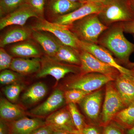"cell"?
<instances>
[{
	"label": "cell",
	"instance_id": "e575fe53",
	"mask_svg": "<svg viewBox=\"0 0 134 134\" xmlns=\"http://www.w3.org/2000/svg\"><path fill=\"white\" fill-rule=\"evenodd\" d=\"M53 131L50 127L46 125L36 129L31 134H52Z\"/></svg>",
	"mask_w": 134,
	"mask_h": 134
},
{
	"label": "cell",
	"instance_id": "f35d334b",
	"mask_svg": "<svg viewBox=\"0 0 134 134\" xmlns=\"http://www.w3.org/2000/svg\"><path fill=\"white\" fill-rule=\"evenodd\" d=\"M52 134H75L70 132L62 131H53Z\"/></svg>",
	"mask_w": 134,
	"mask_h": 134
},
{
	"label": "cell",
	"instance_id": "9c48e42d",
	"mask_svg": "<svg viewBox=\"0 0 134 134\" xmlns=\"http://www.w3.org/2000/svg\"><path fill=\"white\" fill-rule=\"evenodd\" d=\"M104 92L101 89L93 92L87 95L79 104L89 124L101 125L100 115Z\"/></svg>",
	"mask_w": 134,
	"mask_h": 134
},
{
	"label": "cell",
	"instance_id": "ac0fdd59",
	"mask_svg": "<svg viewBox=\"0 0 134 134\" xmlns=\"http://www.w3.org/2000/svg\"><path fill=\"white\" fill-rule=\"evenodd\" d=\"M41 66L40 58H33L30 59L17 58H13L10 69L21 75H26L37 73Z\"/></svg>",
	"mask_w": 134,
	"mask_h": 134
},
{
	"label": "cell",
	"instance_id": "83f0119b",
	"mask_svg": "<svg viewBox=\"0 0 134 134\" xmlns=\"http://www.w3.org/2000/svg\"><path fill=\"white\" fill-rule=\"evenodd\" d=\"M27 3V0H0L1 18L14 11L22 5Z\"/></svg>",
	"mask_w": 134,
	"mask_h": 134
},
{
	"label": "cell",
	"instance_id": "4dcf8cb0",
	"mask_svg": "<svg viewBox=\"0 0 134 134\" xmlns=\"http://www.w3.org/2000/svg\"><path fill=\"white\" fill-rule=\"evenodd\" d=\"M103 134H125V129L112 121L104 126Z\"/></svg>",
	"mask_w": 134,
	"mask_h": 134
},
{
	"label": "cell",
	"instance_id": "7bdbcfd3",
	"mask_svg": "<svg viewBox=\"0 0 134 134\" xmlns=\"http://www.w3.org/2000/svg\"><path fill=\"white\" fill-rule=\"evenodd\" d=\"M130 3H131V5L133 9L134 10V0H130Z\"/></svg>",
	"mask_w": 134,
	"mask_h": 134
},
{
	"label": "cell",
	"instance_id": "7c38bea8",
	"mask_svg": "<svg viewBox=\"0 0 134 134\" xmlns=\"http://www.w3.org/2000/svg\"><path fill=\"white\" fill-rule=\"evenodd\" d=\"M102 6L103 4L101 3L85 2L80 7L72 12L57 17L54 22L62 25L70 26L75 22L89 15L98 14L101 11Z\"/></svg>",
	"mask_w": 134,
	"mask_h": 134
},
{
	"label": "cell",
	"instance_id": "60d3db41",
	"mask_svg": "<svg viewBox=\"0 0 134 134\" xmlns=\"http://www.w3.org/2000/svg\"><path fill=\"white\" fill-rule=\"evenodd\" d=\"M133 37L134 39V35H133ZM128 67H129L131 69L134 67V62H130L127 65Z\"/></svg>",
	"mask_w": 134,
	"mask_h": 134
},
{
	"label": "cell",
	"instance_id": "7402d4cb",
	"mask_svg": "<svg viewBox=\"0 0 134 134\" xmlns=\"http://www.w3.org/2000/svg\"><path fill=\"white\" fill-rule=\"evenodd\" d=\"M84 3L72 2L69 0H50L48 9L53 14L60 16L76 9L80 7Z\"/></svg>",
	"mask_w": 134,
	"mask_h": 134
},
{
	"label": "cell",
	"instance_id": "ba28073f",
	"mask_svg": "<svg viewBox=\"0 0 134 134\" xmlns=\"http://www.w3.org/2000/svg\"><path fill=\"white\" fill-rule=\"evenodd\" d=\"M81 50L79 52L81 75L98 73L111 77L115 80L120 74V72L114 67L101 61L88 52Z\"/></svg>",
	"mask_w": 134,
	"mask_h": 134
},
{
	"label": "cell",
	"instance_id": "f6af8a7d",
	"mask_svg": "<svg viewBox=\"0 0 134 134\" xmlns=\"http://www.w3.org/2000/svg\"><path fill=\"white\" fill-rule=\"evenodd\" d=\"M9 134H12V133H10V132H9Z\"/></svg>",
	"mask_w": 134,
	"mask_h": 134
},
{
	"label": "cell",
	"instance_id": "ab89813d",
	"mask_svg": "<svg viewBox=\"0 0 134 134\" xmlns=\"http://www.w3.org/2000/svg\"><path fill=\"white\" fill-rule=\"evenodd\" d=\"M85 2H94L103 3L106 0H84Z\"/></svg>",
	"mask_w": 134,
	"mask_h": 134
},
{
	"label": "cell",
	"instance_id": "f1b7e54d",
	"mask_svg": "<svg viewBox=\"0 0 134 134\" xmlns=\"http://www.w3.org/2000/svg\"><path fill=\"white\" fill-rule=\"evenodd\" d=\"M91 93L78 89L66 90L64 91V96L66 104H79L87 95Z\"/></svg>",
	"mask_w": 134,
	"mask_h": 134
},
{
	"label": "cell",
	"instance_id": "5bb4252c",
	"mask_svg": "<svg viewBox=\"0 0 134 134\" xmlns=\"http://www.w3.org/2000/svg\"><path fill=\"white\" fill-rule=\"evenodd\" d=\"M32 17L39 19L40 18L37 12L29 4L25 3L13 12L1 18L0 29L2 30L12 25L23 26L27 20Z\"/></svg>",
	"mask_w": 134,
	"mask_h": 134
},
{
	"label": "cell",
	"instance_id": "8d00e7d4",
	"mask_svg": "<svg viewBox=\"0 0 134 134\" xmlns=\"http://www.w3.org/2000/svg\"><path fill=\"white\" fill-rule=\"evenodd\" d=\"M9 129L7 123L0 120V134H9Z\"/></svg>",
	"mask_w": 134,
	"mask_h": 134
},
{
	"label": "cell",
	"instance_id": "e0dca14e",
	"mask_svg": "<svg viewBox=\"0 0 134 134\" xmlns=\"http://www.w3.org/2000/svg\"><path fill=\"white\" fill-rule=\"evenodd\" d=\"M26 112L21 107L14 104L7 99L1 98V120L9 123L26 116Z\"/></svg>",
	"mask_w": 134,
	"mask_h": 134
},
{
	"label": "cell",
	"instance_id": "3957f363",
	"mask_svg": "<svg viewBox=\"0 0 134 134\" xmlns=\"http://www.w3.org/2000/svg\"><path fill=\"white\" fill-rule=\"evenodd\" d=\"M108 27L100 21L97 14L87 16L69 26L80 40L97 44L100 35Z\"/></svg>",
	"mask_w": 134,
	"mask_h": 134
},
{
	"label": "cell",
	"instance_id": "d6a6232c",
	"mask_svg": "<svg viewBox=\"0 0 134 134\" xmlns=\"http://www.w3.org/2000/svg\"><path fill=\"white\" fill-rule=\"evenodd\" d=\"M46 0H27V3L32 8L40 17L43 18Z\"/></svg>",
	"mask_w": 134,
	"mask_h": 134
},
{
	"label": "cell",
	"instance_id": "6da1fadb",
	"mask_svg": "<svg viewBox=\"0 0 134 134\" xmlns=\"http://www.w3.org/2000/svg\"><path fill=\"white\" fill-rule=\"evenodd\" d=\"M124 32L122 23L113 24L99 37L98 44L127 65L130 62V56L134 52V44L125 37Z\"/></svg>",
	"mask_w": 134,
	"mask_h": 134
},
{
	"label": "cell",
	"instance_id": "7a4b0ae2",
	"mask_svg": "<svg viewBox=\"0 0 134 134\" xmlns=\"http://www.w3.org/2000/svg\"><path fill=\"white\" fill-rule=\"evenodd\" d=\"M102 4V9L98 15L106 26L134 20V10L130 0H106Z\"/></svg>",
	"mask_w": 134,
	"mask_h": 134
},
{
	"label": "cell",
	"instance_id": "8992f818",
	"mask_svg": "<svg viewBox=\"0 0 134 134\" xmlns=\"http://www.w3.org/2000/svg\"><path fill=\"white\" fill-rule=\"evenodd\" d=\"M111 77L98 73L80 75L65 84L66 90L78 89L92 92L101 89L108 83L114 81Z\"/></svg>",
	"mask_w": 134,
	"mask_h": 134
},
{
	"label": "cell",
	"instance_id": "603a6c76",
	"mask_svg": "<svg viewBox=\"0 0 134 134\" xmlns=\"http://www.w3.org/2000/svg\"><path fill=\"white\" fill-rule=\"evenodd\" d=\"M31 31L26 28L21 27L12 29L2 36L0 40V46L2 47L12 44L26 40L31 36Z\"/></svg>",
	"mask_w": 134,
	"mask_h": 134
},
{
	"label": "cell",
	"instance_id": "4316f807",
	"mask_svg": "<svg viewBox=\"0 0 134 134\" xmlns=\"http://www.w3.org/2000/svg\"><path fill=\"white\" fill-rule=\"evenodd\" d=\"M24 87V85L21 82L6 85L3 88V93L7 99L12 103H15Z\"/></svg>",
	"mask_w": 134,
	"mask_h": 134
},
{
	"label": "cell",
	"instance_id": "4fadbf2b",
	"mask_svg": "<svg viewBox=\"0 0 134 134\" xmlns=\"http://www.w3.org/2000/svg\"><path fill=\"white\" fill-rule=\"evenodd\" d=\"M66 104L64 91L61 89H57L45 101L31 110L30 114L38 118L47 117L64 106Z\"/></svg>",
	"mask_w": 134,
	"mask_h": 134
},
{
	"label": "cell",
	"instance_id": "d4e9b609",
	"mask_svg": "<svg viewBox=\"0 0 134 134\" xmlns=\"http://www.w3.org/2000/svg\"><path fill=\"white\" fill-rule=\"evenodd\" d=\"M113 121L125 130L131 128L134 125V104L121 110L115 115Z\"/></svg>",
	"mask_w": 134,
	"mask_h": 134
},
{
	"label": "cell",
	"instance_id": "836d02e7",
	"mask_svg": "<svg viewBox=\"0 0 134 134\" xmlns=\"http://www.w3.org/2000/svg\"><path fill=\"white\" fill-rule=\"evenodd\" d=\"M104 127L99 125H88L84 129L81 134H103Z\"/></svg>",
	"mask_w": 134,
	"mask_h": 134
},
{
	"label": "cell",
	"instance_id": "d590c367",
	"mask_svg": "<svg viewBox=\"0 0 134 134\" xmlns=\"http://www.w3.org/2000/svg\"><path fill=\"white\" fill-rule=\"evenodd\" d=\"M121 23L124 32L134 35V20L131 21Z\"/></svg>",
	"mask_w": 134,
	"mask_h": 134
},
{
	"label": "cell",
	"instance_id": "52a82bcc",
	"mask_svg": "<svg viewBox=\"0 0 134 134\" xmlns=\"http://www.w3.org/2000/svg\"><path fill=\"white\" fill-rule=\"evenodd\" d=\"M78 72H80V67L64 64L47 55L41 59V68L37 73L36 77L41 78L50 76L58 83L68 74Z\"/></svg>",
	"mask_w": 134,
	"mask_h": 134
},
{
	"label": "cell",
	"instance_id": "cb8c5ba5",
	"mask_svg": "<svg viewBox=\"0 0 134 134\" xmlns=\"http://www.w3.org/2000/svg\"><path fill=\"white\" fill-rule=\"evenodd\" d=\"M15 56L20 58H40L41 53L33 44L28 42L20 43L12 46L10 50Z\"/></svg>",
	"mask_w": 134,
	"mask_h": 134
},
{
	"label": "cell",
	"instance_id": "30bf717a",
	"mask_svg": "<svg viewBox=\"0 0 134 134\" xmlns=\"http://www.w3.org/2000/svg\"><path fill=\"white\" fill-rule=\"evenodd\" d=\"M77 43L80 50H83L91 54L97 59L116 69L120 73L133 75L131 69L118 64L111 53L104 47L98 44L82 41L78 39Z\"/></svg>",
	"mask_w": 134,
	"mask_h": 134
},
{
	"label": "cell",
	"instance_id": "44dd1931",
	"mask_svg": "<svg viewBox=\"0 0 134 134\" xmlns=\"http://www.w3.org/2000/svg\"><path fill=\"white\" fill-rule=\"evenodd\" d=\"M33 31L32 36L34 40L41 46L47 55L53 58L59 48V41L42 31Z\"/></svg>",
	"mask_w": 134,
	"mask_h": 134
},
{
	"label": "cell",
	"instance_id": "1f68e13d",
	"mask_svg": "<svg viewBox=\"0 0 134 134\" xmlns=\"http://www.w3.org/2000/svg\"><path fill=\"white\" fill-rule=\"evenodd\" d=\"M13 58L2 47L0 48V70L10 69Z\"/></svg>",
	"mask_w": 134,
	"mask_h": 134
},
{
	"label": "cell",
	"instance_id": "5b68a950",
	"mask_svg": "<svg viewBox=\"0 0 134 134\" xmlns=\"http://www.w3.org/2000/svg\"><path fill=\"white\" fill-rule=\"evenodd\" d=\"M33 30L48 32L52 34L63 44L80 50L77 43L78 38L69 29V26L62 25L47 21L43 18L39 19L32 27Z\"/></svg>",
	"mask_w": 134,
	"mask_h": 134
},
{
	"label": "cell",
	"instance_id": "d6986e66",
	"mask_svg": "<svg viewBox=\"0 0 134 134\" xmlns=\"http://www.w3.org/2000/svg\"><path fill=\"white\" fill-rule=\"evenodd\" d=\"M47 91L45 84L42 82L36 83L24 92L21 97L22 102L27 105L36 104L45 97Z\"/></svg>",
	"mask_w": 134,
	"mask_h": 134
},
{
	"label": "cell",
	"instance_id": "ffe728a7",
	"mask_svg": "<svg viewBox=\"0 0 134 134\" xmlns=\"http://www.w3.org/2000/svg\"><path fill=\"white\" fill-rule=\"evenodd\" d=\"M53 59L60 62L66 63L79 67L81 62L78 50L63 44L59 41V47Z\"/></svg>",
	"mask_w": 134,
	"mask_h": 134
},
{
	"label": "cell",
	"instance_id": "f546056e",
	"mask_svg": "<svg viewBox=\"0 0 134 134\" xmlns=\"http://www.w3.org/2000/svg\"><path fill=\"white\" fill-rule=\"evenodd\" d=\"M22 78V75L11 70H4L0 74V83L2 85H8L20 82Z\"/></svg>",
	"mask_w": 134,
	"mask_h": 134
},
{
	"label": "cell",
	"instance_id": "b9f144b4",
	"mask_svg": "<svg viewBox=\"0 0 134 134\" xmlns=\"http://www.w3.org/2000/svg\"><path fill=\"white\" fill-rule=\"evenodd\" d=\"M70 1L72 2H79L83 3L85 2L84 0H69Z\"/></svg>",
	"mask_w": 134,
	"mask_h": 134
},
{
	"label": "cell",
	"instance_id": "74e56055",
	"mask_svg": "<svg viewBox=\"0 0 134 134\" xmlns=\"http://www.w3.org/2000/svg\"><path fill=\"white\" fill-rule=\"evenodd\" d=\"M125 134H134V125L131 128L125 130Z\"/></svg>",
	"mask_w": 134,
	"mask_h": 134
},
{
	"label": "cell",
	"instance_id": "2e32d148",
	"mask_svg": "<svg viewBox=\"0 0 134 134\" xmlns=\"http://www.w3.org/2000/svg\"><path fill=\"white\" fill-rule=\"evenodd\" d=\"M7 123L9 132L13 134H31L36 129L46 125L45 120L41 118H30L26 116Z\"/></svg>",
	"mask_w": 134,
	"mask_h": 134
},
{
	"label": "cell",
	"instance_id": "484cf974",
	"mask_svg": "<svg viewBox=\"0 0 134 134\" xmlns=\"http://www.w3.org/2000/svg\"><path fill=\"white\" fill-rule=\"evenodd\" d=\"M68 107L75 126L80 134H81L82 131L88 125V123L86 122L85 117L80 112L76 104L70 103L68 104Z\"/></svg>",
	"mask_w": 134,
	"mask_h": 134
},
{
	"label": "cell",
	"instance_id": "277c9868",
	"mask_svg": "<svg viewBox=\"0 0 134 134\" xmlns=\"http://www.w3.org/2000/svg\"><path fill=\"white\" fill-rule=\"evenodd\" d=\"M113 81L105 85L104 99L100 115V125L103 126L112 121L118 113L126 107Z\"/></svg>",
	"mask_w": 134,
	"mask_h": 134
},
{
	"label": "cell",
	"instance_id": "8fae6325",
	"mask_svg": "<svg viewBox=\"0 0 134 134\" xmlns=\"http://www.w3.org/2000/svg\"><path fill=\"white\" fill-rule=\"evenodd\" d=\"M46 125L54 131H65L75 134H80L75 126L68 106L61 108L48 115Z\"/></svg>",
	"mask_w": 134,
	"mask_h": 134
},
{
	"label": "cell",
	"instance_id": "ee69618b",
	"mask_svg": "<svg viewBox=\"0 0 134 134\" xmlns=\"http://www.w3.org/2000/svg\"><path fill=\"white\" fill-rule=\"evenodd\" d=\"M131 70H132V72H133V75L134 76V67H133V68H132L130 69Z\"/></svg>",
	"mask_w": 134,
	"mask_h": 134
},
{
	"label": "cell",
	"instance_id": "9a60e30c",
	"mask_svg": "<svg viewBox=\"0 0 134 134\" xmlns=\"http://www.w3.org/2000/svg\"><path fill=\"white\" fill-rule=\"evenodd\" d=\"M114 83L126 107L134 104V76L120 73Z\"/></svg>",
	"mask_w": 134,
	"mask_h": 134
}]
</instances>
